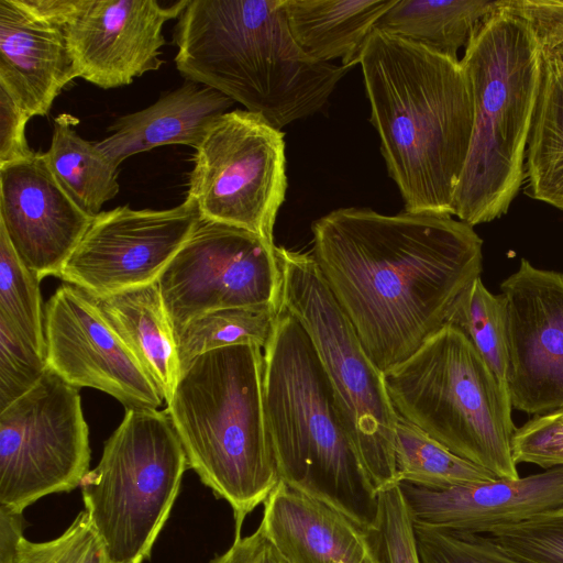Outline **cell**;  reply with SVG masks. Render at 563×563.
Wrapping results in <instances>:
<instances>
[{
	"mask_svg": "<svg viewBox=\"0 0 563 563\" xmlns=\"http://www.w3.org/2000/svg\"><path fill=\"white\" fill-rule=\"evenodd\" d=\"M41 280L21 262L0 227V321L20 332L46 357Z\"/></svg>",
	"mask_w": 563,
	"mask_h": 563,
	"instance_id": "31",
	"label": "cell"
},
{
	"mask_svg": "<svg viewBox=\"0 0 563 563\" xmlns=\"http://www.w3.org/2000/svg\"><path fill=\"white\" fill-rule=\"evenodd\" d=\"M397 0H284L289 31L298 46L317 62L351 68L380 18Z\"/></svg>",
	"mask_w": 563,
	"mask_h": 563,
	"instance_id": "23",
	"label": "cell"
},
{
	"mask_svg": "<svg viewBox=\"0 0 563 563\" xmlns=\"http://www.w3.org/2000/svg\"><path fill=\"white\" fill-rule=\"evenodd\" d=\"M91 220L58 184L45 153L0 166V227L40 280L59 278Z\"/></svg>",
	"mask_w": 563,
	"mask_h": 563,
	"instance_id": "17",
	"label": "cell"
},
{
	"mask_svg": "<svg viewBox=\"0 0 563 563\" xmlns=\"http://www.w3.org/2000/svg\"><path fill=\"white\" fill-rule=\"evenodd\" d=\"M280 307L244 306L207 312L175 333L181 371L198 355L220 347L268 343Z\"/></svg>",
	"mask_w": 563,
	"mask_h": 563,
	"instance_id": "27",
	"label": "cell"
},
{
	"mask_svg": "<svg viewBox=\"0 0 563 563\" xmlns=\"http://www.w3.org/2000/svg\"><path fill=\"white\" fill-rule=\"evenodd\" d=\"M397 483L449 488L498 478L457 456L415 424L398 417L395 433Z\"/></svg>",
	"mask_w": 563,
	"mask_h": 563,
	"instance_id": "28",
	"label": "cell"
},
{
	"mask_svg": "<svg viewBox=\"0 0 563 563\" xmlns=\"http://www.w3.org/2000/svg\"><path fill=\"white\" fill-rule=\"evenodd\" d=\"M384 380L399 418L498 478L519 477L511 401L456 327L444 323Z\"/></svg>",
	"mask_w": 563,
	"mask_h": 563,
	"instance_id": "7",
	"label": "cell"
},
{
	"mask_svg": "<svg viewBox=\"0 0 563 563\" xmlns=\"http://www.w3.org/2000/svg\"><path fill=\"white\" fill-rule=\"evenodd\" d=\"M501 0H397L376 29L437 54L457 58L475 29L500 7Z\"/></svg>",
	"mask_w": 563,
	"mask_h": 563,
	"instance_id": "24",
	"label": "cell"
},
{
	"mask_svg": "<svg viewBox=\"0 0 563 563\" xmlns=\"http://www.w3.org/2000/svg\"><path fill=\"white\" fill-rule=\"evenodd\" d=\"M200 220L189 197L170 209L122 206L100 212L59 278L95 298L156 283Z\"/></svg>",
	"mask_w": 563,
	"mask_h": 563,
	"instance_id": "13",
	"label": "cell"
},
{
	"mask_svg": "<svg viewBox=\"0 0 563 563\" xmlns=\"http://www.w3.org/2000/svg\"><path fill=\"white\" fill-rule=\"evenodd\" d=\"M563 423V412L553 413Z\"/></svg>",
	"mask_w": 563,
	"mask_h": 563,
	"instance_id": "40",
	"label": "cell"
},
{
	"mask_svg": "<svg viewBox=\"0 0 563 563\" xmlns=\"http://www.w3.org/2000/svg\"><path fill=\"white\" fill-rule=\"evenodd\" d=\"M286 190L284 133L256 113L241 109L224 113L196 148L187 197L206 220L274 243Z\"/></svg>",
	"mask_w": 563,
	"mask_h": 563,
	"instance_id": "11",
	"label": "cell"
},
{
	"mask_svg": "<svg viewBox=\"0 0 563 563\" xmlns=\"http://www.w3.org/2000/svg\"><path fill=\"white\" fill-rule=\"evenodd\" d=\"M378 563H421L413 521L399 485L378 493V512L366 530Z\"/></svg>",
	"mask_w": 563,
	"mask_h": 563,
	"instance_id": "32",
	"label": "cell"
},
{
	"mask_svg": "<svg viewBox=\"0 0 563 563\" xmlns=\"http://www.w3.org/2000/svg\"><path fill=\"white\" fill-rule=\"evenodd\" d=\"M512 454L517 464L563 465V423L553 413L529 420L512 437Z\"/></svg>",
	"mask_w": 563,
	"mask_h": 563,
	"instance_id": "36",
	"label": "cell"
},
{
	"mask_svg": "<svg viewBox=\"0 0 563 563\" xmlns=\"http://www.w3.org/2000/svg\"><path fill=\"white\" fill-rule=\"evenodd\" d=\"M263 393L280 481L373 527L378 493L311 340L282 306L263 349Z\"/></svg>",
	"mask_w": 563,
	"mask_h": 563,
	"instance_id": "4",
	"label": "cell"
},
{
	"mask_svg": "<svg viewBox=\"0 0 563 563\" xmlns=\"http://www.w3.org/2000/svg\"><path fill=\"white\" fill-rule=\"evenodd\" d=\"M210 563H288L258 527L252 534L238 537L232 545Z\"/></svg>",
	"mask_w": 563,
	"mask_h": 563,
	"instance_id": "39",
	"label": "cell"
},
{
	"mask_svg": "<svg viewBox=\"0 0 563 563\" xmlns=\"http://www.w3.org/2000/svg\"><path fill=\"white\" fill-rule=\"evenodd\" d=\"M234 101L210 87L186 80L150 107L117 119L110 135L96 145L114 165L131 155L168 144L197 148L213 123Z\"/></svg>",
	"mask_w": 563,
	"mask_h": 563,
	"instance_id": "21",
	"label": "cell"
},
{
	"mask_svg": "<svg viewBox=\"0 0 563 563\" xmlns=\"http://www.w3.org/2000/svg\"><path fill=\"white\" fill-rule=\"evenodd\" d=\"M500 290L512 408L536 417L563 412V274L522 258Z\"/></svg>",
	"mask_w": 563,
	"mask_h": 563,
	"instance_id": "15",
	"label": "cell"
},
{
	"mask_svg": "<svg viewBox=\"0 0 563 563\" xmlns=\"http://www.w3.org/2000/svg\"><path fill=\"white\" fill-rule=\"evenodd\" d=\"M525 181L529 197L563 211V66L544 57Z\"/></svg>",
	"mask_w": 563,
	"mask_h": 563,
	"instance_id": "25",
	"label": "cell"
},
{
	"mask_svg": "<svg viewBox=\"0 0 563 563\" xmlns=\"http://www.w3.org/2000/svg\"><path fill=\"white\" fill-rule=\"evenodd\" d=\"M177 19L180 75L277 130L320 111L350 69L305 54L289 31L284 0H189Z\"/></svg>",
	"mask_w": 563,
	"mask_h": 563,
	"instance_id": "3",
	"label": "cell"
},
{
	"mask_svg": "<svg viewBox=\"0 0 563 563\" xmlns=\"http://www.w3.org/2000/svg\"><path fill=\"white\" fill-rule=\"evenodd\" d=\"M510 5L532 26L542 56L563 66V0H510Z\"/></svg>",
	"mask_w": 563,
	"mask_h": 563,
	"instance_id": "37",
	"label": "cell"
},
{
	"mask_svg": "<svg viewBox=\"0 0 563 563\" xmlns=\"http://www.w3.org/2000/svg\"><path fill=\"white\" fill-rule=\"evenodd\" d=\"M48 368L76 388L103 391L125 409H158L155 384L106 320L96 299L80 288L59 286L45 308Z\"/></svg>",
	"mask_w": 563,
	"mask_h": 563,
	"instance_id": "14",
	"label": "cell"
},
{
	"mask_svg": "<svg viewBox=\"0 0 563 563\" xmlns=\"http://www.w3.org/2000/svg\"><path fill=\"white\" fill-rule=\"evenodd\" d=\"M311 231L323 279L383 373L445 323L483 271V240L452 216L339 208Z\"/></svg>",
	"mask_w": 563,
	"mask_h": 563,
	"instance_id": "1",
	"label": "cell"
},
{
	"mask_svg": "<svg viewBox=\"0 0 563 563\" xmlns=\"http://www.w3.org/2000/svg\"><path fill=\"white\" fill-rule=\"evenodd\" d=\"M77 120L67 114L55 119L51 146L45 153L48 167L73 201L89 217L119 192L118 167L75 130Z\"/></svg>",
	"mask_w": 563,
	"mask_h": 563,
	"instance_id": "26",
	"label": "cell"
},
{
	"mask_svg": "<svg viewBox=\"0 0 563 563\" xmlns=\"http://www.w3.org/2000/svg\"><path fill=\"white\" fill-rule=\"evenodd\" d=\"M280 306L303 328L346 416L377 493L398 485L395 433L398 416L384 373L364 350L310 253L276 246Z\"/></svg>",
	"mask_w": 563,
	"mask_h": 563,
	"instance_id": "9",
	"label": "cell"
},
{
	"mask_svg": "<svg viewBox=\"0 0 563 563\" xmlns=\"http://www.w3.org/2000/svg\"><path fill=\"white\" fill-rule=\"evenodd\" d=\"M47 367L43 354L0 321V411L32 389Z\"/></svg>",
	"mask_w": 563,
	"mask_h": 563,
	"instance_id": "35",
	"label": "cell"
},
{
	"mask_svg": "<svg viewBox=\"0 0 563 563\" xmlns=\"http://www.w3.org/2000/svg\"><path fill=\"white\" fill-rule=\"evenodd\" d=\"M76 77L64 27L21 0H0V88L30 117L46 115Z\"/></svg>",
	"mask_w": 563,
	"mask_h": 563,
	"instance_id": "19",
	"label": "cell"
},
{
	"mask_svg": "<svg viewBox=\"0 0 563 563\" xmlns=\"http://www.w3.org/2000/svg\"><path fill=\"white\" fill-rule=\"evenodd\" d=\"M0 563H109L86 510L57 538L32 542L23 536V516L0 507Z\"/></svg>",
	"mask_w": 563,
	"mask_h": 563,
	"instance_id": "30",
	"label": "cell"
},
{
	"mask_svg": "<svg viewBox=\"0 0 563 563\" xmlns=\"http://www.w3.org/2000/svg\"><path fill=\"white\" fill-rule=\"evenodd\" d=\"M258 527L288 563H378L365 529L282 481Z\"/></svg>",
	"mask_w": 563,
	"mask_h": 563,
	"instance_id": "20",
	"label": "cell"
},
{
	"mask_svg": "<svg viewBox=\"0 0 563 563\" xmlns=\"http://www.w3.org/2000/svg\"><path fill=\"white\" fill-rule=\"evenodd\" d=\"M415 525L486 534L563 509V465L449 488L399 483Z\"/></svg>",
	"mask_w": 563,
	"mask_h": 563,
	"instance_id": "18",
	"label": "cell"
},
{
	"mask_svg": "<svg viewBox=\"0 0 563 563\" xmlns=\"http://www.w3.org/2000/svg\"><path fill=\"white\" fill-rule=\"evenodd\" d=\"M157 286L175 333L213 310L280 307L276 245L247 230L201 218Z\"/></svg>",
	"mask_w": 563,
	"mask_h": 563,
	"instance_id": "12",
	"label": "cell"
},
{
	"mask_svg": "<svg viewBox=\"0 0 563 563\" xmlns=\"http://www.w3.org/2000/svg\"><path fill=\"white\" fill-rule=\"evenodd\" d=\"M30 118L0 88V166L34 155L35 152L30 148L25 136V125Z\"/></svg>",
	"mask_w": 563,
	"mask_h": 563,
	"instance_id": "38",
	"label": "cell"
},
{
	"mask_svg": "<svg viewBox=\"0 0 563 563\" xmlns=\"http://www.w3.org/2000/svg\"><path fill=\"white\" fill-rule=\"evenodd\" d=\"M90 455L79 389L47 367L0 411V507L23 512L42 497L74 490Z\"/></svg>",
	"mask_w": 563,
	"mask_h": 563,
	"instance_id": "10",
	"label": "cell"
},
{
	"mask_svg": "<svg viewBox=\"0 0 563 563\" xmlns=\"http://www.w3.org/2000/svg\"><path fill=\"white\" fill-rule=\"evenodd\" d=\"M187 457L166 412L125 409L80 488L109 563H143L169 518Z\"/></svg>",
	"mask_w": 563,
	"mask_h": 563,
	"instance_id": "8",
	"label": "cell"
},
{
	"mask_svg": "<svg viewBox=\"0 0 563 563\" xmlns=\"http://www.w3.org/2000/svg\"><path fill=\"white\" fill-rule=\"evenodd\" d=\"M189 0H78L64 26L79 77L103 89L158 69L164 24Z\"/></svg>",
	"mask_w": 563,
	"mask_h": 563,
	"instance_id": "16",
	"label": "cell"
},
{
	"mask_svg": "<svg viewBox=\"0 0 563 563\" xmlns=\"http://www.w3.org/2000/svg\"><path fill=\"white\" fill-rule=\"evenodd\" d=\"M486 536L526 563H563V509L495 529Z\"/></svg>",
	"mask_w": 563,
	"mask_h": 563,
	"instance_id": "34",
	"label": "cell"
},
{
	"mask_svg": "<svg viewBox=\"0 0 563 563\" xmlns=\"http://www.w3.org/2000/svg\"><path fill=\"white\" fill-rule=\"evenodd\" d=\"M474 119L453 216L471 227L507 213L526 180L543 56L530 23L501 0L472 33L460 59Z\"/></svg>",
	"mask_w": 563,
	"mask_h": 563,
	"instance_id": "5",
	"label": "cell"
},
{
	"mask_svg": "<svg viewBox=\"0 0 563 563\" xmlns=\"http://www.w3.org/2000/svg\"><path fill=\"white\" fill-rule=\"evenodd\" d=\"M421 563H526L488 536L413 523Z\"/></svg>",
	"mask_w": 563,
	"mask_h": 563,
	"instance_id": "33",
	"label": "cell"
},
{
	"mask_svg": "<svg viewBox=\"0 0 563 563\" xmlns=\"http://www.w3.org/2000/svg\"><path fill=\"white\" fill-rule=\"evenodd\" d=\"M188 467L232 508L235 538L280 482L263 393V349L208 351L180 373L165 409Z\"/></svg>",
	"mask_w": 563,
	"mask_h": 563,
	"instance_id": "6",
	"label": "cell"
},
{
	"mask_svg": "<svg viewBox=\"0 0 563 563\" xmlns=\"http://www.w3.org/2000/svg\"><path fill=\"white\" fill-rule=\"evenodd\" d=\"M360 65L371 122L405 212L453 216L474 119L460 59L375 29Z\"/></svg>",
	"mask_w": 563,
	"mask_h": 563,
	"instance_id": "2",
	"label": "cell"
},
{
	"mask_svg": "<svg viewBox=\"0 0 563 563\" xmlns=\"http://www.w3.org/2000/svg\"><path fill=\"white\" fill-rule=\"evenodd\" d=\"M95 299L168 404L180 376V365L175 332L157 282Z\"/></svg>",
	"mask_w": 563,
	"mask_h": 563,
	"instance_id": "22",
	"label": "cell"
},
{
	"mask_svg": "<svg viewBox=\"0 0 563 563\" xmlns=\"http://www.w3.org/2000/svg\"><path fill=\"white\" fill-rule=\"evenodd\" d=\"M445 323L456 327L493 372L504 394L508 389L507 311L504 296L492 294L481 277L474 279L451 307Z\"/></svg>",
	"mask_w": 563,
	"mask_h": 563,
	"instance_id": "29",
	"label": "cell"
}]
</instances>
